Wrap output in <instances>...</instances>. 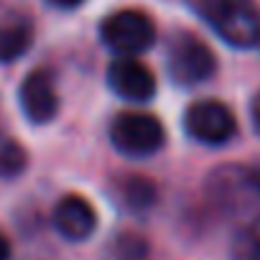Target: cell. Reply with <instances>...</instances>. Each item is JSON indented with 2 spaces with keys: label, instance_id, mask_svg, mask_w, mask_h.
I'll return each mask as SVG.
<instances>
[{
  "label": "cell",
  "instance_id": "1",
  "mask_svg": "<svg viewBox=\"0 0 260 260\" xmlns=\"http://www.w3.org/2000/svg\"><path fill=\"white\" fill-rule=\"evenodd\" d=\"M207 189L217 207L237 219L242 230L260 237V169L222 166L212 171Z\"/></svg>",
  "mask_w": 260,
  "mask_h": 260
},
{
  "label": "cell",
  "instance_id": "4",
  "mask_svg": "<svg viewBox=\"0 0 260 260\" xmlns=\"http://www.w3.org/2000/svg\"><path fill=\"white\" fill-rule=\"evenodd\" d=\"M102 44L117 56H138L156 41V23L148 13L136 8H122L110 13L100 26Z\"/></svg>",
  "mask_w": 260,
  "mask_h": 260
},
{
  "label": "cell",
  "instance_id": "7",
  "mask_svg": "<svg viewBox=\"0 0 260 260\" xmlns=\"http://www.w3.org/2000/svg\"><path fill=\"white\" fill-rule=\"evenodd\" d=\"M107 84L127 102H148L156 94V74L136 56H117L107 67Z\"/></svg>",
  "mask_w": 260,
  "mask_h": 260
},
{
  "label": "cell",
  "instance_id": "9",
  "mask_svg": "<svg viewBox=\"0 0 260 260\" xmlns=\"http://www.w3.org/2000/svg\"><path fill=\"white\" fill-rule=\"evenodd\" d=\"M54 227L64 240L82 242L92 237V232L97 230V212L84 197L67 194L59 199L54 209Z\"/></svg>",
  "mask_w": 260,
  "mask_h": 260
},
{
  "label": "cell",
  "instance_id": "6",
  "mask_svg": "<svg viewBox=\"0 0 260 260\" xmlns=\"http://www.w3.org/2000/svg\"><path fill=\"white\" fill-rule=\"evenodd\" d=\"M184 130L202 146H224L237 133V117L219 100H199L186 107Z\"/></svg>",
  "mask_w": 260,
  "mask_h": 260
},
{
  "label": "cell",
  "instance_id": "10",
  "mask_svg": "<svg viewBox=\"0 0 260 260\" xmlns=\"http://www.w3.org/2000/svg\"><path fill=\"white\" fill-rule=\"evenodd\" d=\"M34 44V28L28 21H11L0 26V64L18 61Z\"/></svg>",
  "mask_w": 260,
  "mask_h": 260
},
{
  "label": "cell",
  "instance_id": "11",
  "mask_svg": "<svg viewBox=\"0 0 260 260\" xmlns=\"http://www.w3.org/2000/svg\"><path fill=\"white\" fill-rule=\"evenodd\" d=\"M117 202L127 212H146L156 202V186L146 176H122L117 181Z\"/></svg>",
  "mask_w": 260,
  "mask_h": 260
},
{
  "label": "cell",
  "instance_id": "13",
  "mask_svg": "<svg viewBox=\"0 0 260 260\" xmlns=\"http://www.w3.org/2000/svg\"><path fill=\"white\" fill-rule=\"evenodd\" d=\"M26 164H28V153L18 141H13V138L0 141V176L16 179L18 174L26 171Z\"/></svg>",
  "mask_w": 260,
  "mask_h": 260
},
{
  "label": "cell",
  "instance_id": "5",
  "mask_svg": "<svg viewBox=\"0 0 260 260\" xmlns=\"http://www.w3.org/2000/svg\"><path fill=\"white\" fill-rule=\"evenodd\" d=\"M110 141L112 146L133 158L151 156L161 151L166 141V130L156 115L148 112H120L110 125Z\"/></svg>",
  "mask_w": 260,
  "mask_h": 260
},
{
  "label": "cell",
  "instance_id": "3",
  "mask_svg": "<svg viewBox=\"0 0 260 260\" xmlns=\"http://www.w3.org/2000/svg\"><path fill=\"white\" fill-rule=\"evenodd\" d=\"M166 67L179 87H197L217 72V56L199 36L176 31L166 46Z\"/></svg>",
  "mask_w": 260,
  "mask_h": 260
},
{
  "label": "cell",
  "instance_id": "14",
  "mask_svg": "<svg viewBox=\"0 0 260 260\" xmlns=\"http://www.w3.org/2000/svg\"><path fill=\"white\" fill-rule=\"evenodd\" d=\"M232 260H260V237L240 230L232 242Z\"/></svg>",
  "mask_w": 260,
  "mask_h": 260
},
{
  "label": "cell",
  "instance_id": "15",
  "mask_svg": "<svg viewBox=\"0 0 260 260\" xmlns=\"http://www.w3.org/2000/svg\"><path fill=\"white\" fill-rule=\"evenodd\" d=\"M250 117H252V127H255V133L260 136V92L252 97L250 102Z\"/></svg>",
  "mask_w": 260,
  "mask_h": 260
},
{
  "label": "cell",
  "instance_id": "12",
  "mask_svg": "<svg viewBox=\"0 0 260 260\" xmlns=\"http://www.w3.org/2000/svg\"><path fill=\"white\" fill-rule=\"evenodd\" d=\"M105 260H148V242L136 232H120L110 240Z\"/></svg>",
  "mask_w": 260,
  "mask_h": 260
},
{
  "label": "cell",
  "instance_id": "16",
  "mask_svg": "<svg viewBox=\"0 0 260 260\" xmlns=\"http://www.w3.org/2000/svg\"><path fill=\"white\" fill-rule=\"evenodd\" d=\"M49 3H51L54 8H61V11H72V8L82 6L84 0H49Z\"/></svg>",
  "mask_w": 260,
  "mask_h": 260
},
{
  "label": "cell",
  "instance_id": "8",
  "mask_svg": "<svg viewBox=\"0 0 260 260\" xmlns=\"http://www.w3.org/2000/svg\"><path fill=\"white\" fill-rule=\"evenodd\" d=\"M18 102H21L23 115L34 125L51 122L59 112V94H56V87H54V77L46 69L31 72L18 89Z\"/></svg>",
  "mask_w": 260,
  "mask_h": 260
},
{
  "label": "cell",
  "instance_id": "2",
  "mask_svg": "<svg viewBox=\"0 0 260 260\" xmlns=\"http://www.w3.org/2000/svg\"><path fill=\"white\" fill-rule=\"evenodd\" d=\"M212 31L235 49L260 44V13L252 0H189Z\"/></svg>",
  "mask_w": 260,
  "mask_h": 260
},
{
  "label": "cell",
  "instance_id": "17",
  "mask_svg": "<svg viewBox=\"0 0 260 260\" xmlns=\"http://www.w3.org/2000/svg\"><path fill=\"white\" fill-rule=\"evenodd\" d=\"M0 260H11V242L3 232H0Z\"/></svg>",
  "mask_w": 260,
  "mask_h": 260
}]
</instances>
